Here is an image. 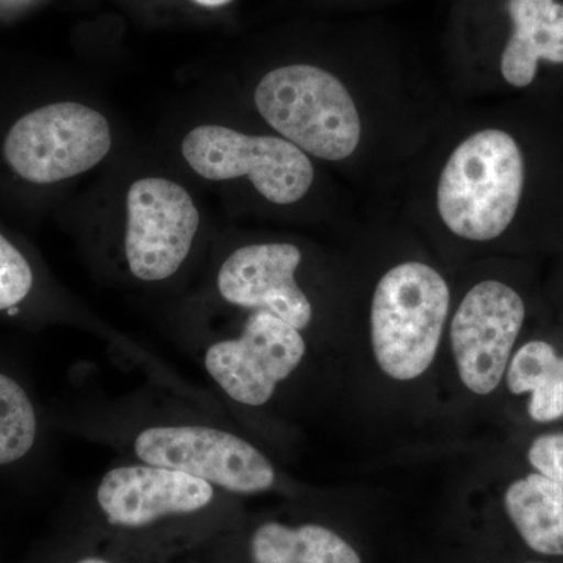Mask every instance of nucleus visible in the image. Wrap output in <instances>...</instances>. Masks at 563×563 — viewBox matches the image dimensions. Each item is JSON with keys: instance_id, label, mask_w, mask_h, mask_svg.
<instances>
[{"instance_id": "1", "label": "nucleus", "mask_w": 563, "mask_h": 563, "mask_svg": "<svg viewBox=\"0 0 563 563\" xmlns=\"http://www.w3.org/2000/svg\"><path fill=\"white\" fill-rule=\"evenodd\" d=\"M525 187V158L509 133L484 129L455 147L440 174L437 209L448 229L490 242L512 224Z\"/></svg>"}, {"instance_id": "2", "label": "nucleus", "mask_w": 563, "mask_h": 563, "mask_svg": "<svg viewBox=\"0 0 563 563\" xmlns=\"http://www.w3.org/2000/svg\"><path fill=\"white\" fill-rule=\"evenodd\" d=\"M228 495L190 474L133 461L103 473L92 501L111 532L163 537L211 525Z\"/></svg>"}, {"instance_id": "3", "label": "nucleus", "mask_w": 563, "mask_h": 563, "mask_svg": "<svg viewBox=\"0 0 563 563\" xmlns=\"http://www.w3.org/2000/svg\"><path fill=\"white\" fill-rule=\"evenodd\" d=\"M265 121L306 154L321 161L351 157L362 140V121L339 77L312 65L282 66L255 88Z\"/></svg>"}, {"instance_id": "4", "label": "nucleus", "mask_w": 563, "mask_h": 563, "mask_svg": "<svg viewBox=\"0 0 563 563\" xmlns=\"http://www.w3.org/2000/svg\"><path fill=\"white\" fill-rule=\"evenodd\" d=\"M450 287L421 262H406L384 274L372 303V343L388 377L412 380L432 365L448 312Z\"/></svg>"}, {"instance_id": "5", "label": "nucleus", "mask_w": 563, "mask_h": 563, "mask_svg": "<svg viewBox=\"0 0 563 563\" xmlns=\"http://www.w3.org/2000/svg\"><path fill=\"white\" fill-rule=\"evenodd\" d=\"M125 444L133 461L190 474L229 495H257L276 485V468L258 448L207 422H146L128 433Z\"/></svg>"}, {"instance_id": "6", "label": "nucleus", "mask_w": 563, "mask_h": 563, "mask_svg": "<svg viewBox=\"0 0 563 563\" xmlns=\"http://www.w3.org/2000/svg\"><path fill=\"white\" fill-rule=\"evenodd\" d=\"M111 150L109 121L77 102H57L22 117L10 129L3 154L32 184H57L90 172Z\"/></svg>"}, {"instance_id": "7", "label": "nucleus", "mask_w": 563, "mask_h": 563, "mask_svg": "<svg viewBox=\"0 0 563 563\" xmlns=\"http://www.w3.org/2000/svg\"><path fill=\"white\" fill-rule=\"evenodd\" d=\"M181 154L203 179L246 177L269 202L288 206L301 201L314 179L312 162L290 141L255 136L206 124L181 141Z\"/></svg>"}, {"instance_id": "8", "label": "nucleus", "mask_w": 563, "mask_h": 563, "mask_svg": "<svg viewBox=\"0 0 563 563\" xmlns=\"http://www.w3.org/2000/svg\"><path fill=\"white\" fill-rule=\"evenodd\" d=\"M307 354L302 332L279 317L251 312L242 331L206 344L203 372L232 401L261 407L301 366Z\"/></svg>"}, {"instance_id": "9", "label": "nucleus", "mask_w": 563, "mask_h": 563, "mask_svg": "<svg viewBox=\"0 0 563 563\" xmlns=\"http://www.w3.org/2000/svg\"><path fill=\"white\" fill-rule=\"evenodd\" d=\"M199 210L184 187L161 177L133 181L128 192L124 255L135 279H172L190 255Z\"/></svg>"}, {"instance_id": "10", "label": "nucleus", "mask_w": 563, "mask_h": 563, "mask_svg": "<svg viewBox=\"0 0 563 563\" xmlns=\"http://www.w3.org/2000/svg\"><path fill=\"white\" fill-rule=\"evenodd\" d=\"M525 317L523 299L503 282H481L466 292L451 322V343L470 391L490 395L501 384Z\"/></svg>"}, {"instance_id": "11", "label": "nucleus", "mask_w": 563, "mask_h": 563, "mask_svg": "<svg viewBox=\"0 0 563 563\" xmlns=\"http://www.w3.org/2000/svg\"><path fill=\"white\" fill-rule=\"evenodd\" d=\"M302 252L290 243H262L233 251L217 276L218 292L240 309L262 310L306 331L313 307L296 282Z\"/></svg>"}, {"instance_id": "12", "label": "nucleus", "mask_w": 563, "mask_h": 563, "mask_svg": "<svg viewBox=\"0 0 563 563\" xmlns=\"http://www.w3.org/2000/svg\"><path fill=\"white\" fill-rule=\"evenodd\" d=\"M514 32L504 46L501 74L512 87H529L540 60L563 65V5L558 0H509Z\"/></svg>"}, {"instance_id": "13", "label": "nucleus", "mask_w": 563, "mask_h": 563, "mask_svg": "<svg viewBox=\"0 0 563 563\" xmlns=\"http://www.w3.org/2000/svg\"><path fill=\"white\" fill-rule=\"evenodd\" d=\"M504 506L529 548L563 555V485L540 473L529 474L507 488Z\"/></svg>"}, {"instance_id": "14", "label": "nucleus", "mask_w": 563, "mask_h": 563, "mask_svg": "<svg viewBox=\"0 0 563 563\" xmlns=\"http://www.w3.org/2000/svg\"><path fill=\"white\" fill-rule=\"evenodd\" d=\"M251 563H362L339 533L320 525L266 521L252 532Z\"/></svg>"}, {"instance_id": "15", "label": "nucleus", "mask_w": 563, "mask_h": 563, "mask_svg": "<svg viewBox=\"0 0 563 563\" xmlns=\"http://www.w3.org/2000/svg\"><path fill=\"white\" fill-rule=\"evenodd\" d=\"M507 385L514 395L532 393L529 415L533 421L563 417V358L551 344L536 340L521 346L507 369Z\"/></svg>"}, {"instance_id": "16", "label": "nucleus", "mask_w": 563, "mask_h": 563, "mask_svg": "<svg viewBox=\"0 0 563 563\" xmlns=\"http://www.w3.org/2000/svg\"><path fill=\"white\" fill-rule=\"evenodd\" d=\"M38 421L27 393L0 373V465L25 457L35 444Z\"/></svg>"}, {"instance_id": "17", "label": "nucleus", "mask_w": 563, "mask_h": 563, "mask_svg": "<svg viewBox=\"0 0 563 563\" xmlns=\"http://www.w3.org/2000/svg\"><path fill=\"white\" fill-rule=\"evenodd\" d=\"M32 287L31 263L0 233V312L24 301Z\"/></svg>"}, {"instance_id": "18", "label": "nucleus", "mask_w": 563, "mask_h": 563, "mask_svg": "<svg viewBox=\"0 0 563 563\" xmlns=\"http://www.w3.org/2000/svg\"><path fill=\"white\" fill-rule=\"evenodd\" d=\"M529 462L548 479L563 485V433L539 437L529 448Z\"/></svg>"}, {"instance_id": "19", "label": "nucleus", "mask_w": 563, "mask_h": 563, "mask_svg": "<svg viewBox=\"0 0 563 563\" xmlns=\"http://www.w3.org/2000/svg\"><path fill=\"white\" fill-rule=\"evenodd\" d=\"M69 563H121L114 555L102 553V551H85L84 554L77 555Z\"/></svg>"}, {"instance_id": "20", "label": "nucleus", "mask_w": 563, "mask_h": 563, "mask_svg": "<svg viewBox=\"0 0 563 563\" xmlns=\"http://www.w3.org/2000/svg\"><path fill=\"white\" fill-rule=\"evenodd\" d=\"M191 2L198 3V5L207 7V9H218V7L228 5L232 0H191Z\"/></svg>"}]
</instances>
